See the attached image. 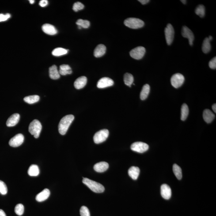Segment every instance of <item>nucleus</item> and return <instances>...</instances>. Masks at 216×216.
Wrapping results in <instances>:
<instances>
[{"label": "nucleus", "instance_id": "obj_28", "mask_svg": "<svg viewBox=\"0 0 216 216\" xmlns=\"http://www.w3.org/2000/svg\"><path fill=\"white\" fill-rule=\"evenodd\" d=\"M124 81L126 85L131 87V85L134 81V77L132 74L130 73H126L124 76Z\"/></svg>", "mask_w": 216, "mask_h": 216}, {"label": "nucleus", "instance_id": "obj_24", "mask_svg": "<svg viewBox=\"0 0 216 216\" xmlns=\"http://www.w3.org/2000/svg\"><path fill=\"white\" fill-rule=\"evenodd\" d=\"M60 74L66 75V74H71L72 73L71 67L67 65H62L60 66L59 70Z\"/></svg>", "mask_w": 216, "mask_h": 216}, {"label": "nucleus", "instance_id": "obj_25", "mask_svg": "<svg viewBox=\"0 0 216 216\" xmlns=\"http://www.w3.org/2000/svg\"><path fill=\"white\" fill-rule=\"evenodd\" d=\"M28 174L31 176H37L39 174L40 171L37 165H32L30 166L28 171Z\"/></svg>", "mask_w": 216, "mask_h": 216}, {"label": "nucleus", "instance_id": "obj_40", "mask_svg": "<svg viewBox=\"0 0 216 216\" xmlns=\"http://www.w3.org/2000/svg\"><path fill=\"white\" fill-rule=\"evenodd\" d=\"M48 4V1L47 0H41L39 2V5L41 7H45L47 6Z\"/></svg>", "mask_w": 216, "mask_h": 216}, {"label": "nucleus", "instance_id": "obj_10", "mask_svg": "<svg viewBox=\"0 0 216 216\" xmlns=\"http://www.w3.org/2000/svg\"><path fill=\"white\" fill-rule=\"evenodd\" d=\"M24 137L22 134H16L15 136L11 138L9 141V145L13 147H17L20 146L23 142Z\"/></svg>", "mask_w": 216, "mask_h": 216}, {"label": "nucleus", "instance_id": "obj_45", "mask_svg": "<svg viewBox=\"0 0 216 216\" xmlns=\"http://www.w3.org/2000/svg\"><path fill=\"white\" fill-rule=\"evenodd\" d=\"M29 1L30 3L31 4H33L35 2L34 0H30Z\"/></svg>", "mask_w": 216, "mask_h": 216}, {"label": "nucleus", "instance_id": "obj_31", "mask_svg": "<svg viewBox=\"0 0 216 216\" xmlns=\"http://www.w3.org/2000/svg\"><path fill=\"white\" fill-rule=\"evenodd\" d=\"M68 50L62 48H56L52 52V55L55 56H61L67 53Z\"/></svg>", "mask_w": 216, "mask_h": 216}, {"label": "nucleus", "instance_id": "obj_12", "mask_svg": "<svg viewBox=\"0 0 216 216\" xmlns=\"http://www.w3.org/2000/svg\"><path fill=\"white\" fill-rule=\"evenodd\" d=\"M114 85V81L108 77H103L100 78L98 82L97 87L100 89H103L111 87Z\"/></svg>", "mask_w": 216, "mask_h": 216}, {"label": "nucleus", "instance_id": "obj_3", "mask_svg": "<svg viewBox=\"0 0 216 216\" xmlns=\"http://www.w3.org/2000/svg\"><path fill=\"white\" fill-rule=\"evenodd\" d=\"M42 125L40 121L36 119L31 122L28 127L29 133L34 135L35 138H39L42 130Z\"/></svg>", "mask_w": 216, "mask_h": 216}, {"label": "nucleus", "instance_id": "obj_18", "mask_svg": "<svg viewBox=\"0 0 216 216\" xmlns=\"http://www.w3.org/2000/svg\"><path fill=\"white\" fill-rule=\"evenodd\" d=\"M109 167L108 163L105 162H100L97 163L94 166V169L96 172H105Z\"/></svg>", "mask_w": 216, "mask_h": 216}, {"label": "nucleus", "instance_id": "obj_41", "mask_svg": "<svg viewBox=\"0 0 216 216\" xmlns=\"http://www.w3.org/2000/svg\"><path fill=\"white\" fill-rule=\"evenodd\" d=\"M138 1L140 2L142 5H145L150 2L149 0H138Z\"/></svg>", "mask_w": 216, "mask_h": 216}, {"label": "nucleus", "instance_id": "obj_13", "mask_svg": "<svg viewBox=\"0 0 216 216\" xmlns=\"http://www.w3.org/2000/svg\"><path fill=\"white\" fill-rule=\"evenodd\" d=\"M161 193L162 197L164 199H169L172 196V190L167 184H163L161 185Z\"/></svg>", "mask_w": 216, "mask_h": 216}, {"label": "nucleus", "instance_id": "obj_47", "mask_svg": "<svg viewBox=\"0 0 216 216\" xmlns=\"http://www.w3.org/2000/svg\"><path fill=\"white\" fill-rule=\"evenodd\" d=\"M78 28H79V29H81V28H82L80 26H78Z\"/></svg>", "mask_w": 216, "mask_h": 216}, {"label": "nucleus", "instance_id": "obj_1", "mask_svg": "<svg viewBox=\"0 0 216 216\" xmlns=\"http://www.w3.org/2000/svg\"><path fill=\"white\" fill-rule=\"evenodd\" d=\"M74 117L72 115H69L63 117L58 125V131L61 135H65L67 132L69 126L74 120Z\"/></svg>", "mask_w": 216, "mask_h": 216}, {"label": "nucleus", "instance_id": "obj_36", "mask_svg": "<svg viewBox=\"0 0 216 216\" xmlns=\"http://www.w3.org/2000/svg\"><path fill=\"white\" fill-rule=\"evenodd\" d=\"M80 214L81 216H90L89 209L85 206H83L81 207L80 209Z\"/></svg>", "mask_w": 216, "mask_h": 216}, {"label": "nucleus", "instance_id": "obj_32", "mask_svg": "<svg viewBox=\"0 0 216 216\" xmlns=\"http://www.w3.org/2000/svg\"><path fill=\"white\" fill-rule=\"evenodd\" d=\"M195 12L196 14L200 17L202 18L204 17L205 13V9L204 5H200L196 8Z\"/></svg>", "mask_w": 216, "mask_h": 216}, {"label": "nucleus", "instance_id": "obj_42", "mask_svg": "<svg viewBox=\"0 0 216 216\" xmlns=\"http://www.w3.org/2000/svg\"><path fill=\"white\" fill-rule=\"evenodd\" d=\"M0 216H6L5 212L2 209H0Z\"/></svg>", "mask_w": 216, "mask_h": 216}, {"label": "nucleus", "instance_id": "obj_7", "mask_svg": "<svg viewBox=\"0 0 216 216\" xmlns=\"http://www.w3.org/2000/svg\"><path fill=\"white\" fill-rule=\"evenodd\" d=\"M130 148L133 151L142 153L147 151L149 149V146L145 142H137L132 144Z\"/></svg>", "mask_w": 216, "mask_h": 216}, {"label": "nucleus", "instance_id": "obj_22", "mask_svg": "<svg viewBox=\"0 0 216 216\" xmlns=\"http://www.w3.org/2000/svg\"><path fill=\"white\" fill-rule=\"evenodd\" d=\"M140 172L139 168L138 167H131L129 169L128 174L129 176L133 180H137L139 176Z\"/></svg>", "mask_w": 216, "mask_h": 216}, {"label": "nucleus", "instance_id": "obj_30", "mask_svg": "<svg viewBox=\"0 0 216 216\" xmlns=\"http://www.w3.org/2000/svg\"><path fill=\"white\" fill-rule=\"evenodd\" d=\"M173 172L175 176L179 180H180L182 178V172L181 168L179 166L175 164L173 165Z\"/></svg>", "mask_w": 216, "mask_h": 216}, {"label": "nucleus", "instance_id": "obj_38", "mask_svg": "<svg viewBox=\"0 0 216 216\" xmlns=\"http://www.w3.org/2000/svg\"><path fill=\"white\" fill-rule=\"evenodd\" d=\"M209 66L210 68L215 69L216 68V57H214L209 62Z\"/></svg>", "mask_w": 216, "mask_h": 216}, {"label": "nucleus", "instance_id": "obj_5", "mask_svg": "<svg viewBox=\"0 0 216 216\" xmlns=\"http://www.w3.org/2000/svg\"><path fill=\"white\" fill-rule=\"evenodd\" d=\"M109 135V131L107 129L101 130L95 134L93 137L94 141L96 144L102 143L106 140Z\"/></svg>", "mask_w": 216, "mask_h": 216}, {"label": "nucleus", "instance_id": "obj_2", "mask_svg": "<svg viewBox=\"0 0 216 216\" xmlns=\"http://www.w3.org/2000/svg\"><path fill=\"white\" fill-rule=\"evenodd\" d=\"M83 183L87 186L93 192L96 193H101L104 192V186L97 182L93 181L90 179L83 178Z\"/></svg>", "mask_w": 216, "mask_h": 216}, {"label": "nucleus", "instance_id": "obj_16", "mask_svg": "<svg viewBox=\"0 0 216 216\" xmlns=\"http://www.w3.org/2000/svg\"><path fill=\"white\" fill-rule=\"evenodd\" d=\"M50 195V191L47 188L44 189L41 192L37 194L36 197V200L38 202H43L49 198Z\"/></svg>", "mask_w": 216, "mask_h": 216}, {"label": "nucleus", "instance_id": "obj_27", "mask_svg": "<svg viewBox=\"0 0 216 216\" xmlns=\"http://www.w3.org/2000/svg\"><path fill=\"white\" fill-rule=\"evenodd\" d=\"M40 100V97L37 95L26 96L24 98V101L29 104H32L37 102Z\"/></svg>", "mask_w": 216, "mask_h": 216}, {"label": "nucleus", "instance_id": "obj_19", "mask_svg": "<svg viewBox=\"0 0 216 216\" xmlns=\"http://www.w3.org/2000/svg\"><path fill=\"white\" fill-rule=\"evenodd\" d=\"M106 51V47L103 44L98 45L94 52V55L96 58L100 57L104 55Z\"/></svg>", "mask_w": 216, "mask_h": 216}, {"label": "nucleus", "instance_id": "obj_26", "mask_svg": "<svg viewBox=\"0 0 216 216\" xmlns=\"http://www.w3.org/2000/svg\"><path fill=\"white\" fill-rule=\"evenodd\" d=\"M211 45L209 38H206L204 40L202 45V51L205 53H208L211 50Z\"/></svg>", "mask_w": 216, "mask_h": 216}, {"label": "nucleus", "instance_id": "obj_11", "mask_svg": "<svg viewBox=\"0 0 216 216\" xmlns=\"http://www.w3.org/2000/svg\"><path fill=\"white\" fill-rule=\"evenodd\" d=\"M181 34L183 37L187 38L188 39L189 43L191 46L193 45V42L194 40V35L192 31L186 26L182 28Z\"/></svg>", "mask_w": 216, "mask_h": 216}, {"label": "nucleus", "instance_id": "obj_39", "mask_svg": "<svg viewBox=\"0 0 216 216\" xmlns=\"http://www.w3.org/2000/svg\"><path fill=\"white\" fill-rule=\"evenodd\" d=\"M11 17V15L9 14L6 15L0 14V22L6 21L8 19L10 18Z\"/></svg>", "mask_w": 216, "mask_h": 216}, {"label": "nucleus", "instance_id": "obj_4", "mask_svg": "<svg viewBox=\"0 0 216 216\" xmlns=\"http://www.w3.org/2000/svg\"><path fill=\"white\" fill-rule=\"evenodd\" d=\"M125 25L128 28L137 29L142 28L145 24L144 22L139 19L136 18H129L124 21Z\"/></svg>", "mask_w": 216, "mask_h": 216}, {"label": "nucleus", "instance_id": "obj_17", "mask_svg": "<svg viewBox=\"0 0 216 216\" xmlns=\"http://www.w3.org/2000/svg\"><path fill=\"white\" fill-rule=\"evenodd\" d=\"M87 79L85 76H82L77 78L74 83V87L77 89H82L86 85Z\"/></svg>", "mask_w": 216, "mask_h": 216}, {"label": "nucleus", "instance_id": "obj_29", "mask_svg": "<svg viewBox=\"0 0 216 216\" xmlns=\"http://www.w3.org/2000/svg\"><path fill=\"white\" fill-rule=\"evenodd\" d=\"M189 113V109L187 104H183L182 106L181 109V119L182 121H185Z\"/></svg>", "mask_w": 216, "mask_h": 216}, {"label": "nucleus", "instance_id": "obj_43", "mask_svg": "<svg viewBox=\"0 0 216 216\" xmlns=\"http://www.w3.org/2000/svg\"><path fill=\"white\" fill-rule=\"evenodd\" d=\"M212 109L213 111H214V112L216 113V104H213L212 106Z\"/></svg>", "mask_w": 216, "mask_h": 216}, {"label": "nucleus", "instance_id": "obj_34", "mask_svg": "<svg viewBox=\"0 0 216 216\" xmlns=\"http://www.w3.org/2000/svg\"><path fill=\"white\" fill-rule=\"evenodd\" d=\"M15 213L18 215L21 216L23 214L24 211V207L21 204H19L16 206L15 209Z\"/></svg>", "mask_w": 216, "mask_h": 216}, {"label": "nucleus", "instance_id": "obj_37", "mask_svg": "<svg viewBox=\"0 0 216 216\" xmlns=\"http://www.w3.org/2000/svg\"><path fill=\"white\" fill-rule=\"evenodd\" d=\"M84 8V5L81 2H77L73 5V9L75 12H77L79 10H82Z\"/></svg>", "mask_w": 216, "mask_h": 216}, {"label": "nucleus", "instance_id": "obj_44", "mask_svg": "<svg viewBox=\"0 0 216 216\" xmlns=\"http://www.w3.org/2000/svg\"><path fill=\"white\" fill-rule=\"evenodd\" d=\"M180 1L184 4H186L187 3V1H186V0H181Z\"/></svg>", "mask_w": 216, "mask_h": 216}, {"label": "nucleus", "instance_id": "obj_33", "mask_svg": "<svg viewBox=\"0 0 216 216\" xmlns=\"http://www.w3.org/2000/svg\"><path fill=\"white\" fill-rule=\"evenodd\" d=\"M76 24L78 26L81 27L82 28H89L90 25V23L87 20L79 19L77 20V22H76Z\"/></svg>", "mask_w": 216, "mask_h": 216}, {"label": "nucleus", "instance_id": "obj_21", "mask_svg": "<svg viewBox=\"0 0 216 216\" xmlns=\"http://www.w3.org/2000/svg\"><path fill=\"white\" fill-rule=\"evenodd\" d=\"M49 77L52 79H58L60 77V74L58 70L57 67L55 65H53L49 69Z\"/></svg>", "mask_w": 216, "mask_h": 216}, {"label": "nucleus", "instance_id": "obj_46", "mask_svg": "<svg viewBox=\"0 0 216 216\" xmlns=\"http://www.w3.org/2000/svg\"><path fill=\"white\" fill-rule=\"evenodd\" d=\"M209 40H210H210H212V39H213L212 36H209Z\"/></svg>", "mask_w": 216, "mask_h": 216}, {"label": "nucleus", "instance_id": "obj_35", "mask_svg": "<svg viewBox=\"0 0 216 216\" xmlns=\"http://www.w3.org/2000/svg\"><path fill=\"white\" fill-rule=\"evenodd\" d=\"M7 187L6 184L2 181L0 180V193L5 195L7 193Z\"/></svg>", "mask_w": 216, "mask_h": 216}, {"label": "nucleus", "instance_id": "obj_6", "mask_svg": "<svg viewBox=\"0 0 216 216\" xmlns=\"http://www.w3.org/2000/svg\"><path fill=\"white\" fill-rule=\"evenodd\" d=\"M184 81V77L180 73H176L172 76L171 78V84L175 88H178L181 87Z\"/></svg>", "mask_w": 216, "mask_h": 216}, {"label": "nucleus", "instance_id": "obj_8", "mask_svg": "<svg viewBox=\"0 0 216 216\" xmlns=\"http://www.w3.org/2000/svg\"><path fill=\"white\" fill-rule=\"evenodd\" d=\"M146 52V49L144 47L139 46L133 49L130 52L131 57L137 60L141 59L143 58Z\"/></svg>", "mask_w": 216, "mask_h": 216}, {"label": "nucleus", "instance_id": "obj_9", "mask_svg": "<svg viewBox=\"0 0 216 216\" xmlns=\"http://www.w3.org/2000/svg\"><path fill=\"white\" fill-rule=\"evenodd\" d=\"M165 33L167 44L170 45L173 42L175 35L174 29L172 24H167L165 29Z\"/></svg>", "mask_w": 216, "mask_h": 216}, {"label": "nucleus", "instance_id": "obj_15", "mask_svg": "<svg viewBox=\"0 0 216 216\" xmlns=\"http://www.w3.org/2000/svg\"><path fill=\"white\" fill-rule=\"evenodd\" d=\"M19 114L18 113L13 114L6 121V126L8 127H14L17 124L20 120Z\"/></svg>", "mask_w": 216, "mask_h": 216}, {"label": "nucleus", "instance_id": "obj_14", "mask_svg": "<svg viewBox=\"0 0 216 216\" xmlns=\"http://www.w3.org/2000/svg\"><path fill=\"white\" fill-rule=\"evenodd\" d=\"M42 30L43 32L49 35H53L57 33V31L55 27L49 24H45L42 26Z\"/></svg>", "mask_w": 216, "mask_h": 216}, {"label": "nucleus", "instance_id": "obj_23", "mask_svg": "<svg viewBox=\"0 0 216 216\" xmlns=\"http://www.w3.org/2000/svg\"><path fill=\"white\" fill-rule=\"evenodd\" d=\"M150 87L148 84H146L142 87V90L140 93V98L141 100H145L147 98L149 93H150Z\"/></svg>", "mask_w": 216, "mask_h": 216}, {"label": "nucleus", "instance_id": "obj_20", "mask_svg": "<svg viewBox=\"0 0 216 216\" xmlns=\"http://www.w3.org/2000/svg\"><path fill=\"white\" fill-rule=\"evenodd\" d=\"M204 120L207 123H211L215 118V115L210 110L206 109L203 113Z\"/></svg>", "mask_w": 216, "mask_h": 216}]
</instances>
